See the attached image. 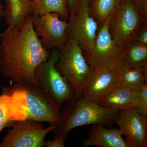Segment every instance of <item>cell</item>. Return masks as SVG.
<instances>
[{
    "instance_id": "obj_1",
    "label": "cell",
    "mask_w": 147,
    "mask_h": 147,
    "mask_svg": "<svg viewBox=\"0 0 147 147\" xmlns=\"http://www.w3.org/2000/svg\"><path fill=\"white\" fill-rule=\"evenodd\" d=\"M50 53L42 46L30 15L21 27L8 26L0 35V71L11 84L38 86L35 69Z\"/></svg>"
},
{
    "instance_id": "obj_2",
    "label": "cell",
    "mask_w": 147,
    "mask_h": 147,
    "mask_svg": "<svg viewBox=\"0 0 147 147\" xmlns=\"http://www.w3.org/2000/svg\"><path fill=\"white\" fill-rule=\"evenodd\" d=\"M65 102L60 110L59 122L53 130L55 135L67 137L73 129L88 125L109 127L115 123L118 118V111L105 108L82 96Z\"/></svg>"
},
{
    "instance_id": "obj_3",
    "label": "cell",
    "mask_w": 147,
    "mask_h": 147,
    "mask_svg": "<svg viewBox=\"0 0 147 147\" xmlns=\"http://www.w3.org/2000/svg\"><path fill=\"white\" fill-rule=\"evenodd\" d=\"M58 51L55 68L68 82L74 97H79L82 95L90 66L87 62L82 48L71 38Z\"/></svg>"
},
{
    "instance_id": "obj_4",
    "label": "cell",
    "mask_w": 147,
    "mask_h": 147,
    "mask_svg": "<svg viewBox=\"0 0 147 147\" xmlns=\"http://www.w3.org/2000/svg\"><path fill=\"white\" fill-rule=\"evenodd\" d=\"M26 119L57 125L60 119V107L47 92L38 86L17 85Z\"/></svg>"
},
{
    "instance_id": "obj_5",
    "label": "cell",
    "mask_w": 147,
    "mask_h": 147,
    "mask_svg": "<svg viewBox=\"0 0 147 147\" xmlns=\"http://www.w3.org/2000/svg\"><path fill=\"white\" fill-rule=\"evenodd\" d=\"M58 53V49L51 50L48 59L35 69L34 78L38 86L48 93L60 108L64 102L74 97V94L68 82L55 68Z\"/></svg>"
},
{
    "instance_id": "obj_6",
    "label": "cell",
    "mask_w": 147,
    "mask_h": 147,
    "mask_svg": "<svg viewBox=\"0 0 147 147\" xmlns=\"http://www.w3.org/2000/svg\"><path fill=\"white\" fill-rule=\"evenodd\" d=\"M143 20L133 0H121L115 13L108 24L109 32L114 41L120 47L125 48L133 40Z\"/></svg>"
},
{
    "instance_id": "obj_7",
    "label": "cell",
    "mask_w": 147,
    "mask_h": 147,
    "mask_svg": "<svg viewBox=\"0 0 147 147\" xmlns=\"http://www.w3.org/2000/svg\"><path fill=\"white\" fill-rule=\"evenodd\" d=\"M89 0H83L74 12L69 14L67 32L82 48L84 56L94 47L99 28L96 20L90 15Z\"/></svg>"
},
{
    "instance_id": "obj_8",
    "label": "cell",
    "mask_w": 147,
    "mask_h": 147,
    "mask_svg": "<svg viewBox=\"0 0 147 147\" xmlns=\"http://www.w3.org/2000/svg\"><path fill=\"white\" fill-rule=\"evenodd\" d=\"M51 124L43 129L40 122L26 119L17 121L9 127L0 147H43L44 138L57 127Z\"/></svg>"
},
{
    "instance_id": "obj_9",
    "label": "cell",
    "mask_w": 147,
    "mask_h": 147,
    "mask_svg": "<svg viewBox=\"0 0 147 147\" xmlns=\"http://www.w3.org/2000/svg\"><path fill=\"white\" fill-rule=\"evenodd\" d=\"M109 21L99 27L94 47L86 56L91 67H107L117 69L121 65L125 48L120 47L113 40L108 29Z\"/></svg>"
},
{
    "instance_id": "obj_10",
    "label": "cell",
    "mask_w": 147,
    "mask_h": 147,
    "mask_svg": "<svg viewBox=\"0 0 147 147\" xmlns=\"http://www.w3.org/2000/svg\"><path fill=\"white\" fill-rule=\"evenodd\" d=\"M32 24L42 46L48 51L61 49L69 39L67 32L68 22L61 20L57 13L32 15Z\"/></svg>"
},
{
    "instance_id": "obj_11",
    "label": "cell",
    "mask_w": 147,
    "mask_h": 147,
    "mask_svg": "<svg viewBox=\"0 0 147 147\" xmlns=\"http://www.w3.org/2000/svg\"><path fill=\"white\" fill-rule=\"evenodd\" d=\"M90 67L81 96L88 100L98 102L120 83L116 69Z\"/></svg>"
},
{
    "instance_id": "obj_12",
    "label": "cell",
    "mask_w": 147,
    "mask_h": 147,
    "mask_svg": "<svg viewBox=\"0 0 147 147\" xmlns=\"http://www.w3.org/2000/svg\"><path fill=\"white\" fill-rule=\"evenodd\" d=\"M115 123L131 147L147 146V118L135 108L119 112Z\"/></svg>"
},
{
    "instance_id": "obj_13",
    "label": "cell",
    "mask_w": 147,
    "mask_h": 147,
    "mask_svg": "<svg viewBox=\"0 0 147 147\" xmlns=\"http://www.w3.org/2000/svg\"><path fill=\"white\" fill-rule=\"evenodd\" d=\"M119 128H107L100 125H94L88 132V138L83 146L100 147H131L124 139Z\"/></svg>"
},
{
    "instance_id": "obj_14",
    "label": "cell",
    "mask_w": 147,
    "mask_h": 147,
    "mask_svg": "<svg viewBox=\"0 0 147 147\" xmlns=\"http://www.w3.org/2000/svg\"><path fill=\"white\" fill-rule=\"evenodd\" d=\"M137 95V91L120 84L98 103L105 108L119 112L125 111L135 108Z\"/></svg>"
},
{
    "instance_id": "obj_15",
    "label": "cell",
    "mask_w": 147,
    "mask_h": 147,
    "mask_svg": "<svg viewBox=\"0 0 147 147\" xmlns=\"http://www.w3.org/2000/svg\"><path fill=\"white\" fill-rule=\"evenodd\" d=\"M6 3L3 16L9 27H21L28 16L32 15L34 8L32 0H6Z\"/></svg>"
},
{
    "instance_id": "obj_16",
    "label": "cell",
    "mask_w": 147,
    "mask_h": 147,
    "mask_svg": "<svg viewBox=\"0 0 147 147\" xmlns=\"http://www.w3.org/2000/svg\"><path fill=\"white\" fill-rule=\"evenodd\" d=\"M116 70L119 83L132 90H139L147 84V69L121 65Z\"/></svg>"
},
{
    "instance_id": "obj_17",
    "label": "cell",
    "mask_w": 147,
    "mask_h": 147,
    "mask_svg": "<svg viewBox=\"0 0 147 147\" xmlns=\"http://www.w3.org/2000/svg\"><path fill=\"white\" fill-rule=\"evenodd\" d=\"M121 0H90L89 3L90 14L96 20L99 27L115 13Z\"/></svg>"
},
{
    "instance_id": "obj_18",
    "label": "cell",
    "mask_w": 147,
    "mask_h": 147,
    "mask_svg": "<svg viewBox=\"0 0 147 147\" xmlns=\"http://www.w3.org/2000/svg\"><path fill=\"white\" fill-rule=\"evenodd\" d=\"M121 65L147 69V45L131 42L125 50Z\"/></svg>"
},
{
    "instance_id": "obj_19",
    "label": "cell",
    "mask_w": 147,
    "mask_h": 147,
    "mask_svg": "<svg viewBox=\"0 0 147 147\" xmlns=\"http://www.w3.org/2000/svg\"><path fill=\"white\" fill-rule=\"evenodd\" d=\"M51 13H57L60 17L69 19V12L66 0H38L32 15L40 16Z\"/></svg>"
},
{
    "instance_id": "obj_20",
    "label": "cell",
    "mask_w": 147,
    "mask_h": 147,
    "mask_svg": "<svg viewBox=\"0 0 147 147\" xmlns=\"http://www.w3.org/2000/svg\"><path fill=\"white\" fill-rule=\"evenodd\" d=\"M14 122L5 96L2 93L0 95V133L4 129L9 127Z\"/></svg>"
},
{
    "instance_id": "obj_21",
    "label": "cell",
    "mask_w": 147,
    "mask_h": 147,
    "mask_svg": "<svg viewBox=\"0 0 147 147\" xmlns=\"http://www.w3.org/2000/svg\"><path fill=\"white\" fill-rule=\"evenodd\" d=\"M136 91L137 100L134 108L141 115L147 118V84Z\"/></svg>"
},
{
    "instance_id": "obj_22",
    "label": "cell",
    "mask_w": 147,
    "mask_h": 147,
    "mask_svg": "<svg viewBox=\"0 0 147 147\" xmlns=\"http://www.w3.org/2000/svg\"><path fill=\"white\" fill-rule=\"evenodd\" d=\"M132 42L147 45V23L143 24L134 35Z\"/></svg>"
},
{
    "instance_id": "obj_23",
    "label": "cell",
    "mask_w": 147,
    "mask_h": 147,
    "mask_svg": "<svg viewBox=\"0 0 147 147\" xmlns=\"http://www.w3.org/2000/svg\"><path fill=\"white\" fill-rule=\"evenodd\" d=\"M143 20L147 22V0H133Z\"/></svg>"
},
{
    "instance_id": "obj_24",
    "label": "cell",
    "mask_w": 147,
    "mask_h": 147,
    "mask_svg": "<svg viewBox=\"0 0 147 147\" xmlns=\"http://www.w3.org/2000/svg\"><path fill=\"white\" fill-rule=\"evenodd\" d=\"M66 137L61 135H55L53 140H48L45 142V146L46 147H64Z\"/></svg>"
},
{
    "instance_id": "obj_25",
    "label": "cell",
    "mask_w": 147,
    "mask_h": 147,
    "mask_svg": "<svg viewBox=\"0 0 147 147\" xmlns=\"http://www.w3.org/2000/svg\"><path fill=\"white\" fill-rule=\"evenodd\" d=\"M83 0H66L69 14L74 12Z\"/></svg>"
},
{
    "instance_id": "obj_26",
    "label": "cell",
    "mask_w": 147,
    "mask_h": 147,
    "mask_svg": "<svg viewBox=\"0 0 147 147\" xmlns=\"http://www.w3.org/2000/svg\"><path fill=\"white\" fill-rule=\"evenodd\" d=\"M4 9L3 7V6L1 5H0V21H1V18L3 16Z\"/></svg>"
},
{
    "instance_id": "obj_27",
    "label": "cell",
    "mask_w": 147,
    "mask_h": 147,
    "mask_svg": "<svg viewBox=\"0 0 147 147\" xmlns=\"http://www.w3.org/2000/svg\"><path fill=\"white\" fill-rule=\"evenodd\" d=\"M38 1V0H32L33 1L34 3V7L36 5V3H37Z\"/></svg>"
},
{
    "instance_id": "obj_28",
    "label": "cell",
    "mask_w": 147,
    "mask_h": 147,
    "mask_svg": "<svg viewBox=\"0 0 147 147\" xmlns=\"http://www.w3.org/2000/svg\"><path fill=\"white\" fill-rule=\"evenodd\" d=\"M89 1H90V0H89Z\"/></svg>"
}]
</instances>
